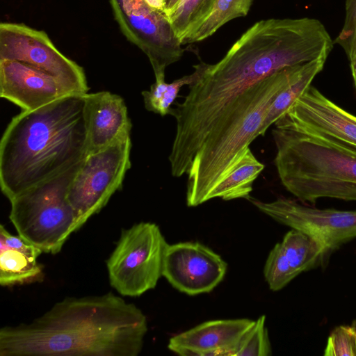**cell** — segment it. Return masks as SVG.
I'll use <instances>...</instances> for the list:
<instances>
[{
  "mask_svg": "<svg viewBox=\"0 0 356 356\" xmlns=\"http://www.w3.org/2000/svg\"><path fill=\"white\" fill-rule=\"evenodd\" d=\"M131 138L128 137L88 154L83 161L67 191V199L77 215V229L122 188L131 168Z\"/></svg>",
  "mask_w": 356,
  "mask_h": 356,
  "instance_id": "52a82bcc",
  "label": "cell"
},
{
  "mask_svg": "<svg viewBox=\"0 0 356 356\" xmlns=\"http://www.w3.org/2000/svg\"><path fill=\"white\" fill-rule=\"evenodd\" d=\"M302 64L284 68L255 83L224 109L187 172L188 207L213 199V191L259 136L273 102L294 80Z\"/></svg>",
  "mask_w": 356,
  "mask_h": 356,
  "instance_id": "3957f363",
  "label": "cell"
},
{
  "mask_svg": "<svg viewBox=\"0 0 356 356\" xmlns=\"http://www.w3.org/2000/svg\"><path fill=\"white\" fill-rule=\"evenodd\" d=\"M37 259L17 249L0 247V284L11 286L42 280V267Z\"/></svg>",
  "mask_w": 356,
  "mask_h": 356,
  "instance_id": "ac0fdd59",
  "label": "cell"
},
{
  "mask_svg": "<svg viewBox=\"0 0 356 356\" xmlns=\"http://www.w3.org/2000/svg\"><path fill=\"white\" fill-rule=\"evenodd\" d=\"M72 94L76 93L52 76L22 62L0 59V97L22 111H33Z\"/></svg>",
  "mask_w": 356,
  "mask_h": 356,
  "instance_id": "4fadbf2b",
  "label": "cell"
},
{
  "mask_svg": "<svg viewBox=\"0 0 356 356\" xmlns=\"http://www.w3.org/2000/svg\"><path fill=\"white\" fill-rule=\"evenodd\" d=\"M238 6L245 14H248L253 0H235Z\"/></svg>",
  "mask_w": 356,
  "mask_h": 356,
  "instance_id": "f1b7e54d",
  "label": "cell"
},
{
  "mask_svg": "<svg viewBox=\"0 0 356 356\" xmlns=\"http://www.w3.org/2000/svg\"><path fill=\"white\" fill-rule=\"evenodd\" d=\"M244 16L245 14L238 6L235 0H218L207 19L185 40L184 44L202 41L213 35L229 21Z\"/></svg>",
  "mask_w": 356,
  "mask_h": 356,
  "instance_id": "7402d4cb",
  "label": "cell"
},
{
  "mask_svg": "<svg viewBox=\"0 0 356 356\" xmlns=\"http://www.w3.org/2000/svg\"><path fill=\"white\" fill-rule=\"evenodd\" d=\"M227 263L199 242L168 244L163 276L177 290L189 296L213 291L224 279Z\"/></svg>",
  "mask_w": 356,
  "mask_h": 356,
  "instance_id": "8fae6325",
  "label": "cell"
},
{
  "mask_svg": "<svg viewBox=\"0 0 356 356\" xmlns=\"http://www.w3.org/2000/svg\"><path fill=\"white\" fill-rule=\"evenodd\" d=\"M116 20L129 40L148 57L154 75L180 60L184 49L163 11L144 0H110Z\"/></svg>",
  "mask_w": 356,
  "mask_h": 356,
  "instance_id": "9c48e42d",
  "label": "cell"
},
{
  "mask_svg": "<svg viewBox=\"0 0 356 356\" xmlns=\"http://www.w3.org/2000/svg\"><path fill=\"white\" fill-rule=\"evenodd\" d=\"M0 59L27 64L56 78L73 92H88L83 69L64 56L47 34L24 24H0Z\"/></svg>",
  "mask_w": 356,
  "mask_h": 356,
  "instance_id": "ba28073f",
  "label": "cell"
},
{
  "mask_svg": "<svg viewBox=\"0 0 356 356\" xmlns=\"http://www.w3.org/2000/svg\"><path fill=\"white\" fill-rule=\"evenodd\" d=\"M248 200L277 222L312 236L332 253L356 238V211L318 209L286 197L270 202Z\"/></svg>",
  "mask_w": 356,
  "mask_h": 356,
  "instance_id": "30bf717a",
  "label": "cell"
},
{
  "mask_svg": "<svg viewBox=\"0 0 356 356\" xmlns=\"http://www.w3.org/2000/svg\"><path fill=\"white\" fill-rule=\"evenodd\" d=\"M350 70H351V74L353 79V83L355 88L356 90V60L353 63H350Z\"/></svg>",
  "mask_w": 356,
  "mask_h": 356,
  "instance_id": "4dcf8cb0",
  "label": "cell"
},
{
  "mask_svg": "<svg viewBox=\"0 0 356 356\" xmlns=\"http://www.w3.org/2000/svg\"><path fill=\"white\" fill-rule=\"evenodd\" d=\"M83 161L10 200L9 219L18 235L42 252L57 254L78 230L67 191Z\"/></svg>",
  "mask_w": 356,
  "mask_h": 356,
  "instance_id": "5b68a950",
  "label": "cell"
},
{
  "mask_svg": "<svg viewBox=\"0 0 356 356\" xmlns=\"http://www.w3.org/2000/svg\"><path fill=\"white\" fill-rule=\"evenodd\" d=\"M84 95L12 118L0 141V186L10 200L68 170L88 154Z\"/></svg>",
  "mask_w": 356,
  "mask_h": 356,
  "instance_id": "7a4b0ae2",
  "label": "cell"
},
{
  "mask_svg": "<svg viewBox=\"0 0 356 356\" xmlns=\"http://www.w3.org/2000/svg\"><path fill=\"white\" fill-rule=\"evenodd\" d=\"M88 154L130 137L131 122L122 97L108 91L84 95Z\"/></svg>",
  "mask_w": 356,
  "mask_h": 356,
  "instance_id": "9a60e30c",
  "label": "cell"
},
{
  "mask_svg": "<svg viewBox=\"0 0 356 356\" xmlns=\"http://www.w3.org/2000/svg\"><path fill=\"white\" fill-rule=\"evenodd\" d=\"M275 123L329 138L356 150V116L312 85Z\"/></svg>",
  "mask_w": 356,
  "mask_h": 356,
  "instance_id": "7c38bea8",
  "label": "cell"
},
{
  "mask_svg": "<svg viewBox=\"0 0 356 356\" xmlns=\"http://www.w3.org/2000/svg\"><path fill=\"white\" fill-rule=\"evenodd\" d=\"M326 59L321 58L302 65L294 80L273 102L259 129V136H264L268 129L285 114L296 100L312 85L314 79L323 69Z\"/></svg>",
  "mask_w": 356,
  "mask_h": 356,
  "instance_id": "e0dca14e",
  "label": "cell"
},
{
  "mask_svg": "<svg viewBox=\"0 0 356 356\" xmlns=\"http://www.w3.org/2000/svg\"><path fill=\"white\" fill-rule=\"evenodd\" d=\"M179 0H166L164 2L163 12L167 15L178 3Z\"/></svg>",
  "mask_w": 356,
  "mask_h": 356,
  "instance_id": "f546056e",
  "label": "cell"
},
{
  "mask_svg": "<svg viewBox=\"0 0 356 356\" xmlns=\"http://www.w3.org/2000/svg\"><path fill=\"white\" fill-rule=\"evenodd\" d=\"M152 8L158 10H164V0H144Z\"/></svg>",
  "mask_w": 356,
  "mask_h": 356,
  "instance_id": "83f0119b",
  "label": "cell"
},
{
  "mask_svg": "<svg viewBox=\"0 0 356 356\" xmlns=\"http://www.w3.org/2000/svg\"><path fill=\"white\" fill-rule=\"evenodd\" d=\"M285 261L297 277L300 273L325 266L332 252L312 236L295 229L280 242Z\"/></svg>",
  "mask_w": 356,
  "mask_h": 356,
  "instance_id": "2e32d148",
  "label": "cell"
},
{
  "mask_svg": "<svg viewBox=\"0 0 356 356\" xmlns=\"http://www.w3.org/2000/svg\"><path fill=\"white\" fill-rule=\"evenodd\" d=\"M264 167L249 148L236 168L213 191L212 198L219 197L224 200L248 199L253 182Z\"/></svg>",
  "mask_w": 356,
  "mask_h": 356,
  "instance_id": "d6986e66",
  "label": "cell"
},
{
  "mask_svg": "<svg viewBox=\"0 0 356 356\" xmlns=\"http://www.w3.org/2000/svg\"><path fill=\"white\" fill-rule=\"evenodd\" d=\"M253 323L248 318L206 321L171 337L168 348L182 356H234Z\"/></svg>",
  "mask_w": 356,
  "mask_h": 356,
  "instance_id": "5bb4252c",
  "label": "cell"
},
{
  "mask_svg": "<svg viewBox=\"0 0 356 356\" xmlns=\"http://www.w3.org/2000/svg\"><path fill=\"white\" fill-rule=\"evenodd\" d=\"M355 348H356V331L355 332Z\"/></svg>",
  "mask_w": 356,
  "mask_h": 356,
  "instance_id": "1f68e13d",
  "label": "cell"
},
{
  "mask_svg": "<svg viewBox=\"0 0 356 356\" xmlns=\"http://www.w3.org/2000/svg\"><path fill=\"white\" fill-rule=\"evenodd\" d=\"M218 0H179L167 15L175 35L184 44L207 19Z\"/></svg>",
  "mask_w": 356,
  "mask_h": 356,
  "instance_id": "ffe728a7",
  "label": "cell"
},
{
  "mask_svg": "<svg viewBox=\"0 0 356 356\" xmlns=\"http://www.w3.org/2000/svg\"><path fill=\"white\" fill-rule=\"evenodd\" d=\"M275 165L284 188L302 202L356 201V150L323 136L275 123Z\"/></svg>",
  "mask_w": 356,
  "mask_h": 356,
  "instance_id": "277c9868",
  "label": "cell"
},
{
  "mask_svg": "<svg viewBox=\"0 0 356 356\" xmlns=\"http://www.w3.org/2000/svg\"><path fill=\"white\" fill-rule=\"evenodd\" d=\"M147 320L109 292L68 297L27 323L0 330V356H137Z\"/></svg>",
  "mask_w": 356,
  "mask_h": 356,
  "instance_id": "6da1fadb",
  "label": "cell"
},
{
  "mask_svg": "<svg viewBox=\"0 0 356 356\" xmlns=\"http://www.w3.org/2000/svg\"><path fill=\"white\" fill-rule=\"evenodd\" d=\"M193 74L175 80L170 83L165 81V74L156 76V81L149 90L142 92L145 108L162 116L170 114L171 106L183 86L193 83L200 74L198 64L193 65Z\"/></svg>",
  "mask_w": 356,
  "mask_h": 356,
  "instance_id": "44dd1931",
  "label": "cell"
},
{
  "mask_svg": "<svg viewBox=\"0 0 356 356\" xmlns=\"http://www.w3.org/2000/svg\"><path fill=\"white\" fill-rule=\"evenodd\" d=\"M334 43L343 49L350 63L356 60V0H346L344 24Z\"/></svg>",
  "mask_w": 356,
  "mask_h": 356,
  "instance_id": "484cf974",
  "label": "cell"
},
{
  "mask_svg": "<svg viewBox=\"0 0 356 356\" xmlns=\"http://www.w3.org/2000/svg\"><path fill=\"white\" fill-rule=\"evenodd\" d=\"M167 245L155 223L141 222L123 229L106 260L111 286L120 296L129 297L154 289L163 276Z\"/></svg>",
  "mask_w": 356,
  "mask_h": 356,
  "instance_id": "8992f818",
  "label": "cell"
},
{
  "mask_svg": "<svg viewBox=\"0 0 356 356\" xmlns=\"http://www.w3.org/2000/svg\"><path fill=\"white\" fill-rule=\"evenodd\" d=\"M264 275L273 291L282 289L296 277L284 259L280 243H276L270 251L264 265Z\"/></svg>",
  "mask_w": 356,
  "mask_h": 356,
  "instance_id": "cb8c5ba5",
  "label": "cell"
},
{
  "mask_svg": "<svg viewBox=\"0 0 356 356\" xmlns=\"http://www.w3.org/2000/svg\"><path fill=\"white\" fill-rule=\"evenodd\" d=\"M166 0H164V2Z\"/></svg>",
  "mask_w": 356,
  "mask_h": 356,
  "instance_id": "d6a6232c",
  "label": "cell"
},
{
  "mask_svg": "<svg viewBox=\"0 0 356 356\" xmlns=\"http://www.w3.org/2000/svg\"><path fill=\"white\" fill-rule=\"evenodd\" d=\"M271 345L266 327V316H261L242 337L234 356H269Z\"/></svg>",
  "mask_w": 356,
  "mask_h": 356,
  "instance_id": "603a6c76",
  "label": "cell"
},
{
  "mask_svg": "<svg viewBox=\"0 0 356 356\" xmlns=\"http://www.w3.org/2000/svg\"><path fill=\"white\" fill-rule=\"evenodd\" d=\"M0 247L17 249L38 257L42 252L40 249L26 242L19 235L11 234L3 225L0 226Z\"/></svg>",
  "mask_w": 356,
  "mask_h": 356,
  "instance_id": "4316f807",
  "label": "cell"
},
{
  "mask_svg": "<svg viewBox=\"0 0 356 356\" xmlns=\"http://www.w3.org/2000/svg\"><path fill=\"white\" fill-rule=\"evenodd\" d=\"M355 331V324L335 327L328 337L324 355L356 356Z\"/></svg>",
  "mask_w": 356,
  "mask_h": 356,
  "instance_id": "d4e9b609",
  "label": "cell"
}]
</instances>
